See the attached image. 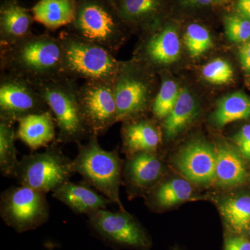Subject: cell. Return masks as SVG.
<instances>
[{"label":"cell","mask_w":250,"mask_h":250,"mask_svg":"<svg viewBox=\"0 0 250 250\" xmlns=\"http://www.w3.org/2000/svg\"><path fill=\"white\" fill-rule=\"evenodd\" d=\"M173 250H179L178 249H174Z\"/></svg>","instance_id":"obj_38"},{"label":"cell","mask_w":250,"mask_h":250,"mask_svg":"<svg viewBox=\"0 0 250 250\" xmlns=\"http://www.w3.org/2000/svg\"><path fill=\"white\" fill-rule=\"evenodd\" d=\"M108 1H111V2H112V1H113V0H108Z\"/></svg>","instance_id":"obj_37"},{"label":"cell","mask_w":250,"mask_h":250,"mask_svg":"<svg viewBox=\"0 0 250 250\" xmlns=\"http://www.w3.org/2000/svg\"><path fill=\"white\" fill-rule=\"evenodd\" d=\"M1 72L39 85L64 75L62 45L49 34L30 36L1 46Z\"/></svg>","instance_id":"obj_1"},{"label":"cell","mask_w":250,"mask_h":250,"mask_svg":"<svg viewBox=\"0 0 250 250\" xmlns=\"http://www.w3.org/2000/svg\"><path fill=\"white\" fill-rule=\"evenodd\" d=\"M163 166L155 152H140L129 156L125 166V179L137 191L152 187L160 179Z\"/></svg>","instance_id":"obj_16"},{"label":"cell","mask_w":250,"mask_h":250,"mask_svg":"<svg viewBox=\"0 0 250 250\" xmlns=\"http://www.w3.org/2000/svg\"><path fill=\"white\" fill-rule=\"evenodd\" d=\"M110 3L108 0H77L76 17L70 31L113 54L123 39V21Z\"/></svg>","instance_id":"obj_6"},{"label":"cell","mask_w":250,"mask_h":250,"mask_svg":"<svg viewBox=\"0 0 250 250\" xmlns=\"http://www.w3.org/2000/svg\"><path fill=\"white\" fill-rule=\"evenodd\" d=\"M213 121L218 127L250 118V98L242 92H235L219 102Z\"/></svg>","instance_id":"obj_22"},{"label":"cell","mask_w":250,"mask_h":250,"mask_svg":"<svg viewBox=\"0 0 250 250\" xmlns=\"http://www.w3.org/2000/svg\"><path fill=\"white\" fill-rule=\"evenodd\" d=\"M14 123L0 121V172L4 177L16 176L18 163Z\"/></svg>","instance_id":"obj_23"},{"label":"cell","mask_w":250,"mask_h":250,"mask_svg":"<svg viewBox=\"0 0 250 250\" xmlns=\"http://www.w3.org/2000/svg\"><path fill=\"white\" fill-rule=\"evenodd\" d=\"M72 161L55 141L44 152L23 156L18 163L15 178L20 185L38 191L45 194L54 192L75 174Z\"/></svg>","instance_id":"obj_5"},{"label":"cell","mask_w":250,"mask_h":250,"mask_svg":"<svg viewBox=\"0 0 250 250\" xmlns=\"http://www.w3.org/2000/svg\"><path fill=\"white\" fill-rule=\"evenodd\" d=\"M94 236L113 249L147 250L151 241L141 225L125 210L112 212L98 209L87 215Z\"/></svg>","instance_id":"obj_8"},{"label":"cell","mask_w":250,"mask_h":250,"mask_svg":"<svg viewBox=\"0 0 250 250\" xmlns=\"http://www.w3.org/2000/svg\"><path fill=\"white\" fill-rule=\"evenodd\" d=\"M184 44L190 57H200L213 45L208 31L198 24H190L184 36Z\"/></svg>","instance_id":"obj_28"},{"label":"cell","mask_w":250,"mask_h":250,"mask_svg":"<svg viewBox=\"0 0 250 250\" xmlns=\"http://www.w3.org/2000/svg\"><path fill=\"white\" fill-rule=\"evenodd\" d=\"M77 0H39L31 9L34 21L54 30L70 25L76 17Z\"/></svg>","instance_id":"obj_19"},{"label":"cell","mask_w":250,"mask_h":250,"mask_svg":"<svg viewBox=\"0 0 250 250\" xmlns=\"http://www.w3.org/2000/svg\"><path fill=\"white\" fill-rule=\"evenodd\" d=\"M202 75L207 82L215 85H223L231 82L233 76L232 67L227 61L216 59L203 67Z\"/></svg>","instance_id":"obj_29"},{"label":"cell","mask_w":250,"mask_h":250,"mask_svg":"<svg viewBox=\"0 0 250 250\" xmlns=\"http://www.w3.org/2000/svg\"><path fill=\"white\" fill-rule=\"evenodd\" d=\"M238 55L242 67L250 74V41L245 42L241 46Z\"/></svg>","instance_id":"obj_33"},{"label":"cell","mask_w":250,"mask_h":250,"mask_svg":"<svg viewBox=\"0 0 250 250\" xmlns=\"http://www.w3.org/2000/svg\"><path fill=\"white\" fill-rule=\"evenodd\" d=\"M220 210L225 222L236 233H242L250 228V196L231 197L220 205Z\"/></svg>","instance_id":"obj_24"},{"label":"cell","mask_w":250,"mask_h":250,"mask_svg":"<svg viewBox=\"0 0 250 250\" xmlns=\"http://www.w3.org/2000/svg\"><path fill=\"white\" fill-rule=\"evenodd\" d=\"M225 250H250V241L244 237H231L225 241Z\"/></svg>","instance_id":"obj_32"},{"label":"cell","mask_w":250,"mask_h":250,"mask_svg":"<svg viewBox=\"0 0 250 250\" xmlns=\"http://www.w3.org/2000/svg\"><path fill=\"white\" fill-rule=\"evenodd\" d=\"M236 8L238 15L250 21V0H237Z\"/></svg>","instance_id":"obj_34"},{"label":"cell","mask_w":250,"mask_h":250,"mask_svg":"<svg viewBox=\"0 0 250 250\" xmlns=\"http://www.w3.org/2000/svg\"><path fill=\"white\" fill-rule=\"evenodd\" d=\"M122 130L123 148L129 156L140 152H155L161 138L157 128L147 120H130Z\"/></svg>","instance_id":"obj_18"},{"label":"cell","mask_w":250,"mask_h":250,"mask_svg":"<svg viewBox=\"0 0 250 250\" xmlns=\"http://www.w3.org/2000/svg\"></svg>","instance_id":"obj_39"},{"label":"cell","mask_w":250,"mask_h":250,"mask_svg":"<svg viewBox=\"0 0 250 250\" xmlns=\"http://www.w3.org/2000/svg\"><path fill=\"white\" fill-rule=\"evenodd\" d=\"M131 66L121 63L113 82L118 122L136 119L147 109L152 88Z\"/></svg>","instance_id":"obj_11"},{"label":"cell","mask_w":250,"mask_h":250,"mask_svg":"<svg viewBox=\"0 0 250 250\" xmlns=\"http://www.w3.org/2000/svg\"><path fill=\"white\" fill-rule=\"evenodd\" d=\"M161 0H121L117 11L124 22L142 21L155 14Z\"/></svg>","instance_id":"obj_26"},{"label":"cell","mask_w":250,"mask_h":250,"mask_svg":"<svg viewBox=\"0 0 250 250\" xmlns=\"http://www.w3.org/2000/svg\"><path fill=\"white\" fill-rule=\"evenodd\" d=\"M179 92L178 85L174 81L163 82L152 105V113L156 118L166 119L169 116L178 100Z\"/></svg>","instance_id":"obj_27"},{"label":"cell","mask_w":250,"mask_h":250,"mask_svg":"<svg viewBox=\"0 0 250 250\" xmlns=\"http://www.w3.org/2000/svg\"><path fill=\"white\" fill-rule=\"evenodd\" d=\"M234 141L242 155L250 160V125L241 128L235 136Z\"/></svg>","instance_id":"obj_31"},{"label":"cell","mask_w":250,"mask_h":250,"mask_svg":"<svg viewBox=\"0 0 250 250\" xmlns=\"http://www.w3.org/2000/svg\"><path fill=\"white\" fill-rule=\"evenodd\" d=\"M32 14L16 0H6L0 9V43L9 45L30 36Z\"/></svg>","instance_id":"obj_15"},{"label":"cell","mask_w":250,"mask_h":250,"mask_svg":"<svg viewBox=\"0 0 250 250\" xmlns=\"http://www.w3.org/2000/svg\"><path fill=\"white\" fill-rule=\"evenodd\" d=\"M192 194L188 182L182 179L167 181L156 188L152 195V203L162 208H168L187 201Z\"/></svg>","instance_id":"obj_25"},{"label":"cell","mask_w":250,"mask_h":250,"mask_svg":"<svg viewBox=\"0 0 250 250\" xmlns=\"http://www.w3.org/2000/svg\"><path fill=\"white\" fill-rule=\"evenodd\" d=\"M188 4L191 6H204L213 2V0H184Z\"/></svg>","instance_id":"obj_35"},{"label":"cell","mask_w":250,"mask_h":250,"mask_svg":"<svg viewBox=\"0 0 250 250\" xmlns=\"http://www.w3.org/2000/svg\"><path fill=\"white\" fill-rule=\"evenodd\" d=\"M64 75L77 80L114 82L121 62L102 46L85 40L70 31L59 34Z\"/></svg>","instance_id":"obj_3"},{"label":"cell","mask_w":250,"mask_h":250,"mask_svg":"<svg viewBox=\"0 0 250 250\" xmlns=\"http://www.w3.org/2000/svg\"><path fill=\"white\" fill-rule=\"evenodd\" d=\"M143 56L154 65H167L177 62L181 44L177 29L167 26L149 36L143 45Z\"/></svg>","instance_id":"obj_17"},{"label":"cell","mask_w":250,"mask_h":250,"mask_svg":"<svg viewBox=\"0 0 250 250\" xmlns=\"http://www.w3.org/2000/svg\"><path fill=\"white\" fill-rule=\"evenodd\" d=\"M0 216L18 233L35 230L49 220L46 194L25 186L10 187L1 192Z\"/></svg>","instance_id":"obj_7"},{"label":"cell","mask_w":250,"mask_h":250,"mask_svg":"<svg viewBox=\"0 0 250 250\" xmlns=\"http://www.w3.org/2000/svg\"><path fill=\"white\" fill-rule=\"evenodd\" d=\"M58 128L56 142L77 145L92 136L82 114L77 80L62 77L36 85Z\"/></svg>","instance_id":"obj_2"},{"label":"cell","mask_w":250,"mask_h":250,"mask_svg":"<svg viewBox=\"0 0 250 250\" xmlns=\"http://www.w3.org/2000/svg\"><path fill=\"white\" fill-rule=\"evenodd\" d=\"M213 1L217 3H226L229 1V0H213Z\"/></svg>","instance_id":"obj_36"},{"label":"cell","mask_w":250,"mask_h":250,"mask_svg":"<svg viewBox=\"0 0 250 250\" xmlns=\"http://www.w3.org/2000/svg\"><path fill=\"white\" fill-rule=\"evenodd\" d=\"M79 100L92 136H103L118 123L113 82L85 81L79 87Z\"/></svg>","instance_id":"obj_9"},{"label":"cell","mask_w":250,"mask_h":250,"mask_svg":"<svg viewBox=\"0 0 250 250\" xmlns=\"http://www.w3.org/2000/svg\"><path fill=\"white\" fill-rule=\"evenodd\" d=\"M74 173H78L113 203L122 207L119 197L122 164L118 151H107L100 146L98 137L92 136L88 142L78 144V154L72 161Z\"/></svg>","instance_id":"obj_4"},{"label":"cell","mask_w":250,"mask_h":250,"mask_svg":"<svg viewBox=\"0 0 250 250\" xmlns=\"http://www.w3.org/2000/svg\"><path fill=\"white\" fill-rule=\"evenodd\" d=\"M248 178L246 166L241 156L233 148L223 146L216 152L215 179L219 185L236 187Z\"/></svg>","instance_id":"obj_20"},{"label":"cell","mask_w":250,"mask_h":250,"mask_svg":"<svg viewBox=\"0 0 250 250\" xmlns=\"http://www.w3.org/2000/svg\"><path fill=\"white\" fill-rule=\"evenodd\" d=\"M52 196L76 214L87 215L96 210L106 209L108 205L113 203L84 181L80 183L68 181L52 192Z\"/></svg>","instance_id":"obj_13"},{"label":"cell","mask_w":250,"mask_h":250,"mask_svg":"<svg viewBox=\"0 0 250 250\" xmlns=\"http://www.w3.org/2000/svg\"><path fill=\"white\" fill-rule=\"evenodd\" d=\"M18 123L17 139L31 150L47 147L57 139V124L50 110L23 117Z\"/></svg>","instance_id":"obj_14"},{"label":"cell","mask_w":250,"mask_h":250,"mask_svg":"<svg viewBox=\"0 0 250 250\" xmlns=\"http://www.w3.org/2000/svg\"><path fill=\"white\" fill-rule=\"evenodd\" d=\"M49 110L35 85L21 77L1 72L0 121L15 124L23 117Z\"/></svg>","instance_id":"obj_10"},{"label":"cell","mask_w":250,"mask_h":250,"mask_svg":"<svg viewBox=\"0 0 250 250\" xmlns=\"http://www.w3.org/2000/svg\"><path fill=\"white\" fill-rule=\"evenodd\" d=\"M175 163L184 177L193 183L208 184L215 179L216 152L205 141L189 143L177 154Z\"/></svg>","instance_id":"obj_12"},{"label":"cell","mask_w":250,"mask_h":250,"mask_svg":"<svg viewBox=\"0 0 250 250\" xmlns=\"http://www.w3.org/2000/svg\"><path fill=\"white\" fill-rule=\"evenodd\" d=\"M195 98L187 89H181L173 109L164 124L166 137L173 139L185 129L197 115Z\"/></svg>","instance_id":"obj_21"},{"label":"cell","mask_w":250,"mask_h":250,"mask_svg":"<svg viewBox=\"0 0 250 250\" xmlns=\"http://www.w3.org/2000/svg\"><path fill=\"white\" fill-rule=\"evenodd\" d=\"M225 34L229 40L233 42L250 41V21L240 15H229L225 17Z\"/></svg>","instance_id":"obj_30"}]
</instances>
